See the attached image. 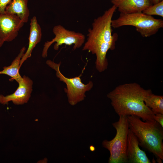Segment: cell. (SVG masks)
I'll list each match as a JSON object with an SVG mask.
<instances>
[{
	"mask_svg": "<svg viewBox=\"0 0 163 163\" xmlns=\"http://www.w3.org/2000/svg\"><path fill=\"white\" fill-rule=\"evenodd\" d=\"M117 9L113 5L94 20L92 28L88 30L87 40L82 48L83 50L88 51L95 55V67L100 72L107 69L108 62L106 55L108 51L115 48L117 35L116 33L112 34L111 22Z\"/></svg>",
	"mask_w": 163,
	"mask_h": 163,
	"instance_id": "1",
	"label": "cell"
},
{
	"mask_svg": "<svg viewBox=\"0 0 163 163\" xmlns=\"http://www.w3.org/2000/svg\"><path fill=\"white\" fill-rule=\"evenodd\" d=\"M149 89L136 82L125 83L116 86L107 96L119 116L134 115L143 121L151 120L154 114L144 101Z\"/></svg>",
	"mask_w": 163,
	"mask_h": 163,
	"instance_id": "2",
	"label": "cell"
},
{
	"mask_svg": "<svg viewBox=\"0 0 163 163\" xmlns=\"http://www.w3.org/2000/svg\"><path fill=\"white\" fill-rule=\"evenodd\" d=\"M129 129L137 138L139 145L163 160V127L154 119L142 121L134 115L127 116Z\"/></svg>",
	"mask_w": 163,
	"mask_h": 163,
	"instance_id": "3",
	"label": "cell"
},
{
	"mask_svg": "<svg viewBox=\"0 0 163 163\" xmlns=\"http://www.w3.org/2000/svg\"><path fill=\"white\" fill-rule=\"evenodd\" d=\"M111 25L114 28L125 26H134L142 37H147L155 34L163 28V21L142 12L120 13L117 18L112 20Z\"/></svg>",
	"mask_w": 163,
	"mask_h": 163,
	"instance_id": "4",
	"label": "cell"
},
{
	"mask_svg": "<svg viewBox=\"0 0 163 163\" xmlns=\"http://www.w3.org/2000/svg\"><path fill=\"white\" fill-rule=\"evenodd\" d=\"M118 120L112 124L116 131L111 140L103 141V147L110 152L109 163H128L126 154L127 135L129 129L127 116H119Z\"/></svg>",
	"mask_w": 163,
	"mask_h": 163,
	"instance_id": "5",
	"label": "cell"
},
{
	"mask_svg": "<svg viewBox=\"0 0 163 163\" xmlns=\"http://www.w3.org/2000/svg\"><path fill=\"white\" fill-rule=\"evenodd\" d=\"M46 64L56 71V75L60 81L65 83L66 88L64 91L66 93L69 103L72 106L82 101L86 97L85 93L90 90L94 85L92 81L86 84L83 83L80 78L81 74L78 76L72 78L66 77L62 74L60 70L61 62L55 63L54 61L48 60Z\"/></svg>",
	"mask_w": 163,
	"mask_h": 163,
	"instance_id": "6",
	"label": "cell"
},
{
	"mask_svg": "<svg viewBox=\"0 0 163 163\" xmlns=\"http://www.w3.org/2000/svg\"><path fill=\"white\" fill-rule=\"evenodd\" d=\"M53 31L55 37L51 41L45 43L42 53L43 58L47 56L48 50L54 43H56L53 47L55 50H58L59 46L63 44L69 46L73 44V49L74 50L80 48L85 41L84 35L80 33L67 30L60 25L55 26Z\"/></svg>",
	"mask_w": 163,
	"mask_h": 163,
	"instance_id": "7",
	"label": "cell"
},
{
	"mask_svg": "<svg viewBox=\"0 0 163 163\" xmlns=\"http://www.w3.org/2000/svg\"><path fill=\"white\" fill-rule=\"evenodd\" d=\"M18 86L13 93L6 96L0 94V103L8 104L12 101L15 105H22L28 101L32 91L33 82L29 77L23 76L18 82Z\"/></svg>",
	"mask_w": 163,
	"mask_h": 163,
	"instance_id": "8",
	"label": "cell"
},
{
	"mask_svg": "<svg viewBox=\"0 0 163 163\" xmlns=\"http://www.w3.org/2000/svg\"><path fill=\"white\" fill-rule=\"evenodd\" d=\"M24 23L16 14H0V36L5 42L12 41L17 37Z\"/></svg>",
	"mask_w": 163,
	"mask_h": 163,
	"instance_id": "9",
	"label": "cell"
},
{
	"mask_svg": "<svg viewBox=\"0 0 163 163\" xmlns=\"http://www.w3.org/2000/svg\"><path fill=\"white\" fill-rule=\"evenodd\" d=\"M139 146L137 138L129 128L126 150L128 163H151L145 153L140 149Z\"/></svg>",
	"mask_w": 163,
	"mask_h": 163,
	"instance_id": "10",
	"label": "cell"
},
{
	"mask_svg": "<svg viewBox=\"0 0 163 163\" xmlns=\"http://www.w3.org/2000/svg\"><path fill=\"white\" fill-rule=\"evenodd\" d=\"M111 3L121 13L142 12L153 5L150 0H111Z\"/></svg>",
	"mask_w": 163,
	"mask_h": 163,
	"instance_id": "11",
	"label": "cell"
},
{
	"mask_svg": "<svg viewBox=\"0 0 163 163\" xmlns=\"http://www.w3.org/2000/svg\"><path fill=\"white\" fill-rule=\"evenodd\" d=\"M30 24L28 46L21 59L20 67L24 61L31 57L33 49L37 44L40 41L42 38L41 29L36 16H33L31 19Z\"/></svg>",
	"mask_w": 163,
	"mask_h": 163,
	"instance_id": "12",
	"label": "cell"
},
{
	"mask_svg": "<svg viewBox=\"0 0 163 163\" xmlns=\"http://www.w3.org/2000/svg\"><path fill=\"white\" fill-rule=\"evenodd\" d=\"M28 0H12L6 7L5 13L16 15L24 23L27 22L30 15Z\"/></svg>",
	"mask_w": 163,
	"mask_h": 163,
	"instance_id": "13",
	"label": "cell"
},
{
	"mask_svg": "<svg viewBox=\"0 0 163 163\" xmlns=\"http://www.w3.org/2000/svg\"><path fill=\"white\" fill-rule=\"evenodd\" d=\"M26 47H23L20 50V52L13 61L11 64L8 66H5L3 69L0 71V74L7 75L11 77L12 80H15L17 82L21 79L22 77L20 75L19 70L21 67L20 62L21 59L25 52Z\"/></svg>",
	"mask_w": 163,
	"mask_h": 163,
	"instance_id": "14",
	"label": "cell"
},
{
	"mask_svg": "<svg viewBox=\"0 0 163 163\" xmlns=\"http://www.w3.org/2000/svg\"><path fill=\"white\" fill-rule=\"evenodd\" d=\"M144 101L145 105L151 109L154 114H163V96L156 95L149 89L145 96Z\"/></svg>",
	"mask_w": 163,
	"mask_h": 163,
	"instance_id": "15",
	"label": "cell"
},
{
	"mask_svg": "<svg viewBox=\"0 0 163 163\" xmlns=\"http://www.w3.org/2000/svg\"><path fill=\"white\" fill-rule=\"evenodd\" d=\"M142 12L150 16L156 15L163 17V0L160 2L148 7Z\"/></svg>",
	"mask_w": 163,
	"mask_h": 163,
	"instance_id": "16",
	"label": "cell"
},
{
	"mask_svg": "<svg viewBox=\"0 0 163 163\" xmlns=\"http://www.w3.org/2000/svg\"><path fill=\"white\" fill-rule=\"evenodd\" d=\"M12 0H0V14L5 13V8Z\"/></svg>",
	"mask_w": 163,
	"mask_h": 163,
	"instance_id": "17",
	"label": "cell"
},
{
	"mask_svg": "<svg viewBox=\"0 0 163 163\" xmlns=\"http://www.w3.org/2000/svg\"><path fill=\"white\" fill-rule=\"evenodd\" d=\"M153 119L163 127V114L158 113L154 114Z\"/></svg>",
	"mask_w": 163,
	"mask_h": 163,
	"instance_id": "18",
	"label": "cell"
},
{
	"mask_svg": "<svg viewBox=\"0 0 163 163\" xmlns=\"http://www.w3.org/2000/svg\"><path fill=\"white\" fill-rule=\"evenodd\" d=\"M163 0H150L153 4L157 3Z\"/></svg>",
	"mask_w": 163,
	"mask_h": 163,
	"instance_id": "19",
	"label": "cell"
},
{
	"mask_svg": "<svg viewBox=\"0 0 163 163\" xmlns=\"http://www.w3.org/2000/svg\"><path fill=\"white\" fill-rule=\"evenodd\" d=\"M5 41L0 36V48L3 44Z\"/></svg>",
	"mask_w": 163,
	"mask_h": 163,
	"instance_id": "20",
	"label": "cell"
}]
</instances>
